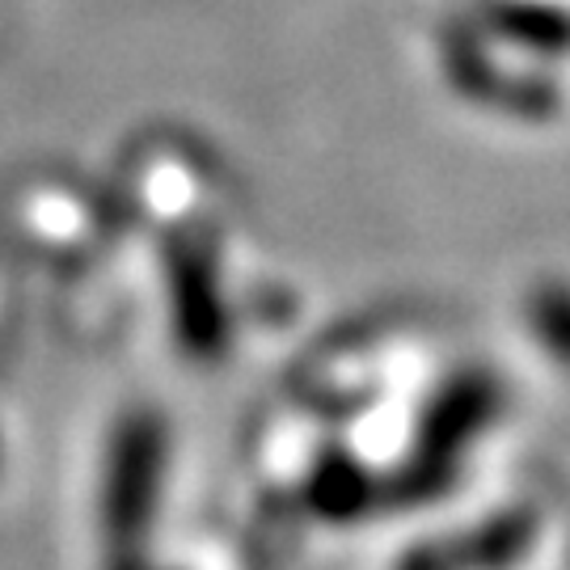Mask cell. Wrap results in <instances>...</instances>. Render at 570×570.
I'll list each match as a JSON object with an SVG mask.
<instances>
[{
	"label": "cell",
	"instance_id": "1",
	"mask_svg": "<svg viewBox=\"0 0 570 570\" xmlns=\"http://www.w3.org/2000/svg\"><path fill=\"white\" fill-rule=\"evenodd\" d=\"M550 330H553V343L562 346L570 355V296H553V305H550Z\"/></svg>",
	"mask_w": 570,
	"mask_h": 570
}]
</instances>
